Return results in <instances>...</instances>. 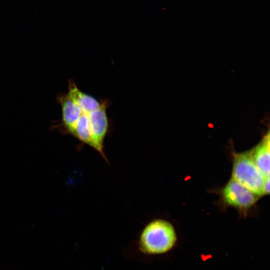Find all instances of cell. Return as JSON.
I'll list each match as a JSON object with an SVG mask.
<instances>
[{
	"label": "cell",
	"instance_id": "1",
	"mask_svg": "<svg viewBox=\"0 0 270 270\" xmlns=\"http://www.w3.org/2000/svg\"><path fill=\"white\" fill-rule=\"evenodd\" d=\"M58 102L66 132L95 150L108 162L104 143L110 128L108 100L96 98L70 80L68 92L59 96Z\"/></svg>",
	"mask_w": 270,
	"mask_h": 270
},
{
	"label": "cell",
	"instance_id": "2",
	"mask_svg": "<svg viewBox=\"0 0 270 270\" xmlns=\"http://www.w3.org/2000/svg\"><path fill=\"white\" fill-rule=\"evenodd\" d=\"M177 240L174 226L163 219L149 222L141 232L138 242L139 250L147 255H158L170 251Z\"/></svg>",
	"mask_w": 270,
	"mask_h": 270
},
{
	"label": "cell",
	"instance_id": "3",
	"mask_svg": "<svg viewBox=\"0 0 270 270\" xmlns=\"http://www.w3.org/2000/svg\"><path fill=\"white\" fill-rule=\"evenodd\" d=\"M232 178L259 196H263L266 177L253 161L250 152L234 153Z\"/></svg>",
	"mask_w": 270,
	"mask_h": 270
},
{
	"label": "cell",
	"instance_id": "4",
	"mask_svg": "<svg viewBox=\"0 0 270 270\" xmlns=\"http://www.w3.org/2000/svg\"><path fill=\"white\" fill-rule=\"evenodd\" d=\"M222 196L225 204L241 210L252 207L259 198L232 178L222 190Z\"/></svg>",
	"mask_w": 270,
	"mask_h": 270
},
{
	"label": "cell",
	"instance_id": "5",
	"mask_svg": "<svg viewBox=\"0 0 270 270\" xmlns=\"http://www.w3.org/2000/svg\"><path fill=\"white\" fill-rule=\"evenodd\" d=\"M270 132L250 151V156L265 177L270 176Z\"/></svg>",
	"mask_w": 270,
	"mask_h": 270
},
{
	"label": "cell",
	"instance_id": "6",
	"mask_svg": "<svg viewBox=\"0 0 270 270\" xmlns=\"http://www.w3.org/2000/svg\"><path fill=\"white\" fill-rule=\"evenodd\" d=\"M270 193V176L266 178L262 189V195L268 194Z\"/></svg>",
	"mask_w": 270,
	"mask_h": 270
}]
</instances>
